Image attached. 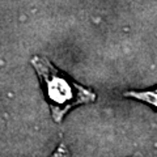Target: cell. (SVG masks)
I'll return each mask as SVG.
<instances>
[{"mask_svg":"<svg viewBox=\"0 0 157 157\" xmlns=\"http://www.w3.org/2000/svg\"><path fill=\"white\" fill-rule=\"evenodd\" d=\"M32 66L39 77L51 117L56 123H60L72 109L96 101L94 92L58 70L47 58L33 56Z\"/></svg>","mask_w":157,"mask_h":157,"instance_id":"1","label":"cell"},{"mask_svg":"<svg viewBox=\"0 0 157 157\" xmlns=\"http://www.w3.org/2000/svg\"><path fill=\"white\" fill-rule=\"evenodd\" d=\"M50 157H70V152L64 144H60Z\"/></svg>","mask_w":157,"mask_h":157,"instance_id":"3","label":"cell"},{"mask_svg":"<svg viewBox=\"0 0 157 157\" xmlns=\"http://www.w3.org/2000/svg\"><path fill=\"white\" fill-rule=\"evenodd\" d=\"M123 96L132 98V100L144 102V104L149 105L151 107L157 110V86L144 89V90H130V92H126Z\"/></svg>","mask_w":157,"mask_h":157,"instance_id":"2","label":"cell"}]
</instances>
